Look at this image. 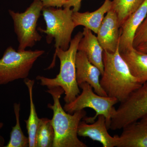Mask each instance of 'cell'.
Instances as JSON below:
<instances>
[{"mask_svg": "<svg viewBox=\"0 0 147 147\" xmlns=\"http://www.w3.org/2000/svg\"><path fill=\"white\" fill-rule=\"evenodd\" d=\"M104 71L100 80L103 90L109 97L122 102L142 84L131 74L118 48L115 53L103 50Z\"/></svg>", "mask_w": 147, "mask_h": 147, "instance_id": "cell-1", "label": "cell"}, {"mask_svg": "<svg viewBox=\"0 0 147 147\" xmlns=\"http://www.w3.org/2000/svg\"><path fill=\"white\" fill-rule=\"evenodd\" d=\"M53 97V104L49 103L47 107L53 111L51 119L55 137L53 147H87L88 146L78 138V128L82 119L86 117V112L79 110L71 114L62 108L60 99L64 94L60 87L48 88L46 91Z\"/></svg>", "mask_w": 147, "mask_h": 147, "instance_id": "cell-2", "label": "cell"}, {"mask_svg": "<svg viewBox=\"0 0 147 147\" xmlns=\"http://www.w3.org/2000/svg\"><path fill=\"white\" fill-rule=\"evenodd\" d=\"M83 36L82 32H79L71 39L68 49L63 50L58 48L55 50V57L60 61L59 74L55 78H49L38 76L36 79L40 82L41 86L47 88L60 87L65 94L64 100L65 103L73 101L80 93L76 80V57L78 45Z\"/></svg>", "mask_w": 147, "mask_h": 147, "instance_id": "cell-3", "label": "cell"}, {"mask_svg": "<svg viewBox=\"0 0 147 147\" xmlns=\"http://www.w3.org/2000/svg\"><path fill=\"white\" fill-rule=\"evenodd\" d=\"M42 11L46 28L45 30L39 28V30L47 35V43L50 44L54 39L55 50L60 48L67 50L70 45L72 32L76 28L72 20V9L43 7Z\"/></svg>", "mask_w": 147, "mask_h": 147, "instance_id": "cell-4", "label": "cell"}, {"mask_svg": "<svg viewBox=\"0 0 147 147\" xmlns=\"http://www.w3.org/2000/svg\"><path fill=\"white\" fill-rule=\"evenodd\" d=\"M79 86L82 90V92L73 101L65 103L63 109L67 113L72 114L86 108H91L95 112V115L93 117H85L83 120L87 123H93L98 116L102 115L105 117L106 125L109 129L111 119L116 110L114 106L118 100L115 98L97 94L88 83H82Z\"/></svg>", "mask_w": 147, "mask_h": 147, "instance_id": "cell-5", "label": "cell"}, {"mask_svg": "<svg viewBox=\"0 0 147 147\" xmlns=\"http://www.w3.org/2000/svg\"><path fill=\"white\" fill-rule=\"evenodd\" d=\"M44 53L42 50L19 51L11 46L7 47L0 59V85L27 79L35 62Z\"/></svg>", "mask_w": 147, "mask_h": 147, "instance_id": "cell-6", "label": "cell"}, {"mask_svg": "<svg viewBox=\"0 0 147 147\" xmlns=\"http://www.w3.org/2000/svg\"><path fill=\"white\" fill-rule=\"evenodd\" d=\"M43 8L40 1L34 0L24 12L9 10L18 38V51H24L28 47H33L36 42L41 40L42 36L37 31L36 27Z\"/></svg>", "mask_w": 147, "mask_h": 147, "instance_id": "cell-7", "label": "cell"}, {"mask_svg": "<svg viewBox=\"0 0 147 147\" xmlns=\"http://www.w3.org/2000/svg\"><path fill=\"white\" fill-rule=\"evenodd\" d=\"M147 114V81L121 102L112 116L109 129H121L136 122Z\"/></svg>", "mask_w": 147, "mask_h": 147, "instance_id": "cell-8", "label": "cell"}, {"mask_svg": "<svg viewBox=\"0 0 147 147\" xmlns=\"http://www.w3.org/2000/svg\"><path fill=\"white\" fill-rule=\"evenodd\" d=\"M97 38L103 50L115 53L119 48L120 31L118 19L114 11L104 17L97 32Z\"/></svg>", "mask_w": 147, "mask_h": 147, "instance_id": "cell-9", "label": "cell"}, {"mask_svg": "<svg viewBox=\"0 0 147 147\" xmlns=\"http://www.w3.org/2000/svg\"><path fill=\"white\" fill-rule=\"evenodd\" d=\"M76 80L78 85L82 83L90 84L95 92L102 96H108L100 86L101 72L96 66L89 60L86 55L78 51L76 57Z\"/></svg>", "mask_w": 147, "mask_h": 147, "instance_id": "cell-10", "label": "cell"}, {"mask_svg": "<svg viewBox=\"0 0 147 147\" xmlns=\"http://www.w3.org/2000/svg\"><path fill=\"white\" fill-rule=\"evenodd\" d=\"M97 118V120L91 124L81 121L78 126V136L89 137L99 142L103 147H117L118 135L112 137L109 134L104 116L100 115Z\"/></svg>", "mask_w": 147, "mask_h": 147, "instance_id": "cell-11", "label": "cell"}, {"mask_svg": "<svg viewBox=\"0 0 147 147\" xmlns=\"http://www.w3.org/2000/svg\"><path fill=\"white\" fill-rule=\"evenodd\" d=\"M147 14V0L134 13L129 16L120 28V36L119 41L120 53L134 48L133 41L137 29Z\"/></svg>", "mask_w": 147, "mask_h": 147, "instance_id": "cell-12", "label": "cell"}, {"mask_svg": "<svg viewBox=\"0 0 147 147\" xmlns=\"http://www.w3.org/2000/svg\"><path fill=\"white\" fill-rule=\"evenodd\" d=\"M83 36L78 45V51L86 55L89 60L100 70L101 75L104 71L103 49L92 31L86 28L83 29Z\"/></svg>", "mask_w": 147, "mask_h": 147, "instance_id": "cell-13", "label": "cell"}, {"mask_svg": "<svg viewBox=\"0 0 147 147\" xmlns=\"http://www.w3.org/2000/svg\"><path fill=\"white\" fill-rule=\"evenodd\" d=\"M117 147H147V124L133 123L123 128Z\"/></svg>", "mask_w": 147, "mask_h": 147, "instance_id": "cell-14", "label": "cell"}, {"mask_svg": "<svg viewBox=\"0 0 147 147\" xmlns=\"http://www.w3.org/2000/svg\"><path fill=\"white\" fill-rule=\"evenodd\" d=\"M112 1L105 0L100 8L93 12H73L72 20L75 27L82 26L97 34L105 13L111 9Z\"/></svg>", "mask_w": 147, "mask_h": 147, "instance_id": "cell-15", "label": "cell"}, {"mask_svg": "<svg viewBox=\"0 0 147 147\" xmlns=\"http://www.w3.org/2000/svg\"><path fill=\"white\" fill-rule=\"evenodd\" d=\"M133 76L141 84L147 81V53L135 48L120 53Z\"/></svg>", "mask_w": 147, "mask_h": 147, "instance_id": "cell-16", "label": "cell"}, {"mask_svg": "<svg viewBox=\"0 0 147 147\" xmlns=\"http://www.w3.org/2000/svg\"><path fill=\"white\" fill-rule=\"evenodd\" d=\"M24 83L28 88L30 97V115L28 120H25L28 135L29 147H36V136L40 118L37 114L33 97V88L35 81L27 78L24 79Z\"/></svg>", "mask_w": 147, "mask_h": 147, "instance_id": "cell-17", "label": "cell"}, {"mask_svg": "<svg viewBox=\"0 0 147 147\" xmlns=\"http://www.w3.org/2000/svg\"><path fill=\"white\" fill-rule=\"evenodd\" d=\"M55 137L51 119H40L36 136V147H53Z\"/></svg>", "mask_w": 147, "mask_h": 147, "instance_id": "cell-18", "label": "cell"}, {"mask_svg": "<svg viewBox=\"0 0 147 147\" xmlns=\"http://www.w3.org/2000/svg\"><path fill=\"white\" fill-rule=\"evenodd\" d=\"M145 0H113L111 9L117 14L120 28L129 16L141 6Z\"/></svg>", "mask_w": 147, "mask_h": 147, "instance_id": "cell-19", "label": "cell"}, {"mask_svg": "<svg viewBox=\"0 0 147 147\" xmlns=\"http://www.w3.org/2000/svg\"><path fill=\"white\" fill-rule=\"evenodd\" d=\"M13 111L16 118V124L12 127L11 131L10 139L5 147H29L28 137L24 135L21 129L20 122L21 104L15 102L13 105Z\"/></svg>", "mask_w": 147, "mask_h": 147, "instance_id": "cell-20", "label": "cell"}, {"mask_svg": "<svg viewBox=\"0 0 147 147\" xmlns=\"http://www.w3.org/2000/svg\"><path fill=\"white\" fill-rule=\"evenodd\" d=\"M147 42V14L134 35L133 46L136 48Z\"/></svg>", "mask_w": 147, "mask_h": 147, "instance_id": "cell-21", "label": "cell"}, {"mask_svg": "<svg viewBox=\"0 0 147 147\" xmlns=\"http://www.w3.org/2000/svg\"><path fill=\"white\" fill-rule=\"evenodd\" d=\"M42 2L43 7L61 8L63 6L66 0H39Z\"/></svg>", "mask_w": 147, "mask_h": 147, "instance_id": "cell-22", "label": "cell"}, {"mask_svg": "<svg viewBox=\"0 0 147 147\" xmlns=\"http://www.w3.org/2000/svg\"><path fill=\"white\" fill-rule=\"evenodd\" d=\"M83 0H66L63 7H72L73 12L79 11L82 5Z\"/></svg>", "mask_w": 147, "mask_h": 147, "instance_id": "cell-23", "label": "cell"}, {"mask_svg": "<svg viewBox=\"0 0 147 147\" xmlns=\"http://www.w3.org/2000/svg\"><path fill=\"white\" fill-rule=\"evenodd\" d=\"M135 49L142 53H147V42L138 46Z\"/></svg>", "mask_w": 147, "mask_h": 147, "instance_id": "cell-24", "label": "cell"}, {"mask_svg": "<svg viewBox=\"0 0 147 147\" xmlns=\"http://www.w3.org/2000/svg\"><path fill=\"white\" fill-rule=\"evenodd\" d=\"M3 123L0 120V130L3 128ZM5 140L4 138L2 136L0 135V147H5Z\"/></svg>", "mask_w": 147, "mask_h": 147, "instance_id": "cell-25", "label": "cell"}, {"mask_svg": "<svg viewBox=\"0 0 147 147\" xmlns=\"http://www.w3.org/2000/svg\"><path fill=\"white\" fill-rule=\"evenodd\" d=\"M140 122L142 123L146 124H147V114L146 115L144 116V117L142 118L140 120Z\"/></svg>", "mask_w": 147, "mask_h": 147, "instance_id": "cell-26", "label": "cell"}]
</instances>
